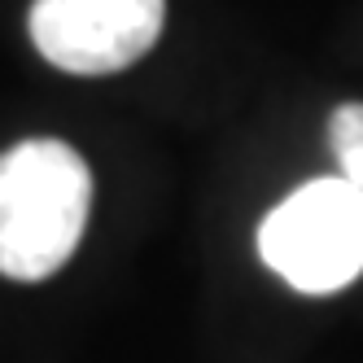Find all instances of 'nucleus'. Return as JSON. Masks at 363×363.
Returning <instances> with one entry per match:
<instances>
[{
    "instance_id": "1",
    "label": "nucleus",
    "mask_w": 363,
    "mask_h": 363,
    "mask_svg": "<svg viewBox=\"0 0 363 363\" xmlns=\"http://www.w3.org/2000/svg\"><path fill=\"white\" fill-rule=\"evenodd\" d=\"M92 215V171L66 140L0 153V276L44 280L70 263Z\"/></svg>"
},
{
    "instance_id": "2",
    "label": "nucleus",
    "mask_w": 363,
    "mask_h": 363,
    "mask_svg": "<svg viewBox=\"0 0 363 363\" xmlns=\"http://www.w3.org/2000/svg\"><path fill=\"white\" fill-rule=\"evenodd\" d=\"M263 263L298 294H337L363 276V193L342 175L294 189L258 223Z\"/></svg>"
},
{
    "instance_id": "3",
    "label": "nucleus",
    "mask_w": 363,
    "mask_h": 363,
    "mask_svg": "<svg viewBox=\"0 0 363 363\" xmlns=\"http://www.w3.org/2000/svg\"><path fill=\"white\" fill-rule=\"evenodd\" d=\"M167 27V0H35L27 31L48 66L66 74H118Z\"/></svg>"
},
{
    "instance_id": "4",
    "label": "nucleus",
    "mask_w": 363,
    "mask_h": 363,
    "mask_svg": "<svg viewBox=\"0 0 363 363\" xmlns=\"http://www.w3.org/2000/svg\"><path fill=\"white\" fill-rule=\"evenodd\" d=\"M328 145H333L337 167H342V179L354 193H363V101H350V106L333 110Z\"/></svg>"
}]
</instances>
